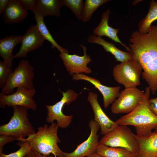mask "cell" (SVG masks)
Wrapping results in <instances>:
<instances>
[{"label":"cell","instance_id":"6da1fadb","mask_svg":"<svg viewBox=\"0 0 157 157\" xmlns=\"http://www.w3.org/2000/svg\"><path fill=\"white\" fill-rule=\"evenodd\" d=\"M129 41V52L141 65L142 78L154 94L157 90V25L151 26L147 33L134 31Z\"/></svg>","mask_w":157,"mask_h":157},{"label":"cell","instance_id":"7a4b0ae2","mask_svg":"<svg viewBox=\"0 0 157 157\" xmlns=\"http://www.w3.org/2000/svg\"><path fill=\"white\" fill-rule=\"evenodd\" d=\"M150 91L149 87H146L144 98L139 105L116 121L118 125L134 126L138 138L147 137L153 130H157V116L152 112L148 105Z\"/></svg>","mask_w":157,"mask_h":157},{"label":"cell","instance_id":"3957f363","mask_svg":"<svg viewBox=\"0 0 157 157\" xmlns=\"http://www.w3.org/2000/svg\"><path fill=\"white\" fill-rule=\"evenodd\" d=\"M59 127L56 122L49 126L45 124L38 128L37 133L31 134L25 139L32 149L42 154L49 156L52 154L57 157H63V153L58 144L61 141L57 134Z\"/></svg>","mask_w":157,"mask_h":157},{"label":"cell","instance_id":"277c9868","mask_svg":"<svg viewBox=\"0 0 157 157\" xmlns=\"http://www.w3.org/2000/svg\"><path fill=\"white\" fill-rule=\"evenodd\" d=\"M14 110L9 122L0 126V135L25 138L36 133L29 119L28 109L20 106L12 107Z\"/></svg>","mask_w":157,"mask_h":157},{"label":"cell","instance_id":"5b68a950","mask_svg":"<svg viewBox=\"0 0 157 157\" xmlns=\"http://www.w3.org/2000/svg\"><path fill=\"white\" fill-rule=\"evenodd\" d=\"M99 143L110 147L125 149L138 155V138L126 125H118L114 130L104 135Z\"/></svg>","mask_w":157,"mask_h":157},{"label":"cell","instance_id":"8992f818","mask_svg":"<svg viewBox=\"0 0 157 157\" xmlns=\"http://www.w3.org/2000/svg\"><path fill=\"white\" fill-rule=\"evenodd\" d=\"M34 68L28 60L23 59L10 74L1 92L7 94L14 93V89L24 87L28 89L34 88Z\"/></svg>","mask_w":157,"mask_h":157},{"label":"cell","instance_id":"52a82bcc","mask_svg":"<svg viewBox=\"0 0 157 157\" xmlns=\"http://www.w3.org/2000/svg\"><path fill=\"white\" fill-rule=\"evenodd\" d=\"M142 70L140 63L132 58L116 65L113 69V75L125 88L136 87L140 84Z\"/></svg>","mask_w":157,"mask_h":157},{"label":"cell","instance_id":"ba28073f","mask_svg":"<svg viewBox=\"0 0 157 157\" xmlns=\"http://www.w3.org/2000/svg\"><path fill=\"white\" fill-rule=\"evenodd\" d=\"M61 92L63 97L60 101L53 105L45 106L47 111L46 121L52 123L56 120L59 127L65 129L69 125L74 116L64 114L62 111L63 107L65 104L69 105L75 101L79 94L72 89Z\"/></svg>","mask_w":157,"mask_h":157},{"label":"cell","instance_id":"9c48e42d","mask_svg":"<svg viewBox=\"0 0 157 157\" xmlns=\"http://www.w3.org/2000/svg\"><path fill=\"white\" fill-rule=\"evenodd\" d=\"M35 93L34 88L28 89L24 87L17 88L15 92L9 94L1 91L0 93V107L4 108L6 106L9 107L20 106L35 111L37 106L33 97Z\"/></svg>","mask_w":157,"mask_h":157},{"label":"cell","instance_id":"30bf717a","mask_svg":"<svg viewBox=\"0 0 157 157\" xmlns=\"http://www.w3.org/2000/svg\"><path fill=\"white\" fill-rule=\"evenodd\" d=\"M144 93L136 87L125 88L112 103L110 108L111 111L114 114H127L130 113L142 101Z\"/></svg>","mask_w":157,"mask_h":157},{"label":"cell","instance_id":"8fae6325","mask_svg":"<svg viewBox=\"0 0 157 157\" xmlns=\"http://www.w3.org/2000/svg\"><path fill=\"white\" fill-rule=\"evenodd\" d=\"M80 46L84 52L82 56L64 53H60V54L64 65L70 75L74 74H89L92 72L91 69L87 66L91 59L90 56L87 54L86 47L81 44Z\"/></svg>","mask_w":157,"mask_h":157},{"label":"cell","instance_id":"7c38bea8","mask_svg":"<svg viewBox=\"0 0 157 157\" xmlns=\"http://www.w3.org/2000/svg\"><path fill=\"white\" fill-rule=\"evenodd\" d=\"M88 125L90 133L88 138L78 145L72 152H64L63 157H87L96 152L99 143L97 132L100 127L94 119L90 121Z\"/></svg>","mask_w":157,"mask_h":157},{"label":"cell","instance_id":"4fadbf2b","mask_svg":"<svg viewBox=\"0 0 157 157\" xmlns=\"http://www.w3.org/2000/svg\"><path fill=\"white\" fill-rule=\"evenodd\" d=\"M44 40L36 25H32L23 35L20 49L14 58H26L29 52L41 47Z\"/></svg>","mask_w":157,"mask_h":157},{"label":"cell","instance_id":"5bb4252c","mask_svg":"<svg viewBox=\"0 0 157 157\" xmlns=\"http://www.w3.org/2000/svg\"><path fill=\"white\" fill-rule=\"evenodd\" d=\"M87 100L91 105L94 114V120L98 124L101 129V133L104 135L110 132L118 125L116 122L110 119L101 108L98 100L96 93L89 92Z\"/></svg>","mask_w":157,"mask_h":157},{"label":"cell","instance_id":"9a60e30c","mask_svg":"<svg viewBox=\"0 0 157 157\" xmlns=\"http://www.w3.org/2000/svg\"><path fill=\"white\" fill-rule=\"evenodd\" d=\"M72 79L75 81H85L92 84L102 94L104 106L105 108H108L116 98L119 96L120 86L110 87L105 86L102 85L98 80L83 74H73Z\"/></svg>","mask_w":157,"mask_h":157},{"label":"cell","instance_id":"2e32d148","mask_svg":"<svg viewBox=\"0 0 157 157\" xmlns=\"http://www.w3.org/2000/svg\"><path fill=\"white\" fill-rule=\"evenodd\" d=\"M110 14V11L109 9L104 11L102 13L100 23L93 30V34L99 37L105 36L108 37L115 42L121 44L129 52V48L126 46L121 41L117 35V34L119 29L113 28L109 26L108 21Z\"/></svg>","mask_w":157,"mask_h":157},{"label":"cell","instance_id":"e0dca14e","mask_svg":"<svg viewBox=\"0 0 157 157\" xmlns=\"http://www.w3.org/2000/svg\"><path fill=\"white\" fill-rule=\"evenodd\" d=\"M28 12L23 8L19 0H10L3 14L4 23L15 24L23 22Z\"/></svg>","mask_w":157,"mask_h":157},{"label":"cell","instance_id":"ac0fdd59","mask_svg":"<svg viewBox=\"0 0 157 157\" xmlns=\"http://www.w3.org/2000/svg\"><path fill=\"white\" fill-rule=\"evenodd\" d=\"M23 35L6 36L0 40V56L3 61L10 69H12V62L14 58L13 51L14 47L21 43Z\"/></svg>","mask_w":157,"mask_h":157},{"label":"cell","instance_id":"d6986e66","mask_svg":"<svg viewBox=\"0 0 157 157\" xmlns=\"http://www.w3.org/2000/svg\"><path fill=\"white\" fill-rule=\"evenodd\" d=\"M61 0H36L34 15L44 18L52 16L59 17L63 6Z\"/></svg>","mask_w":157,"mask_h":157},{"label":"cell","instance_id":"ffe728a7","mask_svg":"<svg viewBox=\"0 0 157 157\" xmlns=\"http://www.w3.org/2000/svg\"><path fill=\"white\" fill-rule=\"evenodd\" d=\"M87 40L90 43L96 44L101 46L105 51L110 53L114 56L117 61L122 62L133 58L131 52L120 50L114 44L105 40L101 37L92 34L88 37Z\"/></svg>","mask_w":157,"mask_h":157},{"label":"cell","instance_id":"44dd1931","mask_svg":"<svg viewBox=\"0 0 157 157\" xmlns=\"http://www.w3.org/2000/svg\"><path fill=\"white\" fill-rule=\"evenodd\" d=\"M138 139L139 145L138 157H155L157 156V130L147 137Z\"/></svg>","mask_w":157,"mask_h":157},{"label":"cell","instance_id":"7402d4cb","mask_svg":"<svg viewBox=\"0 0 157 157\" xmlns=\"http://www.w3.org/2000/svg\"><path fill=\"white\" fill-rule=\"evenodd\" d=\"M96 152L104 157H138L125 149L109 147L99 143Z\"/></svg>","mask_w":157,"mask_h":157},{"label":"cell","instance_id":"603a6c76","mask_svg":"<svg viewBox=\"0 0 157 157\" xmlns=\"http://www.w3.org/2000/svg\"><path fill=\"white\" fill-rule=\"evenodd\" d=\"M149 4L150 7L147 14L138 24V31L142 34L147 33L152 23L157 20V0H151Z\"/></svg>","mask_w":157,"mask_h":157},{"label":"cell","instance_id":"cb8c5ba5","mask_svg":"<svg viewBox=\"0 0 157 157\" xmlns=\"http://www.w3.org/2000/svg\"><path fill=\"white\" fill-rule=\"evenodd\" d=\"M44 18L35 15L37 23L36 25L42 37L45 40H48L51 44L52 49L56 48L60 53H69L67 49L60 46L54 39L44 23Z\"/></svg>","mask_w":157,"mask_h":157},{"label":"cell","instance_id":"d4e9b609","mask_svg":"<svg viewBox=\"0 0 157 157\" xmlns=\"http://www.w3.org/2000/svg\"><path fill=\"white\" fill-rule=\"evenodd\" d=\"M110 0H86L84 3L82 21L88 22L93 13L99 7L109 2Z\"/></svg>","mask_w":157,"mask_h":157},{"label":"cell","instance_id":"484cf974","mask_svg":"<svg viewBox=\"0 0 157 157\" xmlns=\"http://www.w3.org/2000/svg\"><path fill=\"white\" fill-rule=\"evenodd\" d=\"M63 6L70 9L79 20H82L84 6L83 0H61Z\"/></svg>","mask_w":157,"mask_h":157},{"label":"cell","instance_id":"4316f807","mask_svg":"<svg viewBox=\"0 0 157 157\" xmlns=\"http://www.w3.org/2000/svg\"><path fill=\"white\" fill-rule=\"evenodd\" d=\"M17 140L18 142L17 144L20 148L17 151L8 155L3 152L0 153V157H24L31 149L29 142L25 138H20Z\"/></svg>","mask_w":157,"mask_h":157},{"label":"cell","instance_id":"83f0119b","mask_svg":"<svg viewBox=\"0 0 157 157\" xmlns=\"http://www.w3.org/2000/svg\"><path fill=\"white\" fill-rule=\"evenodd\" d=\"M13 72L8 68L3 61L0 60V88H3L5 86L9 77Z\"/></svg>","mask_w":157,"mask_h":157},{"label":"cell","instance_id":"f1b7e54d","mask_svg":"<svg viewBox=\"0 0 157 157\" xmlns=\"http://www.w3.org/2000/svg\"><path fill=\"white\" fill-rule=\"evenodd\" d=\"M22 5L26 11H32L34 12L35 10L36 0H19Z\"/></svg>","mask_w":157,"mask_h":157},{"label":"cell","instance_id":"f546056e","mask_svg":"<svg viewBox=\"0 0 157 157\" xmlns=\"http://www.w3.org/2000/svg\"><path fill=\"white\" fill-rule=\"evenodd\" d=\"M17 140L13 137L4 135H0V153L2 152L3 147L6 144Z\"/></svg>","mask_w":157,"mask_h":157},{"label":"cell","instance_id":"4dcf8cb0","mask_svg":"<svg viewBox=\"0 0 157 157\" xmlns=\"http://www.w3.org/2000/svg\"><path fill=\"white\" fill-rule=\"evenodd\" d=\"M148 105L152 112L157 116V97L149 99Z\"/></svg>","mask_w":157,"mask_h":157},{"label":"cell","instance_id":"1f68e13d","mask_svg":"<svg viewBox=\"0 0 157 157\" xmlns=\"http://www.w3.org/2000/svg\"><path fill=\"white\" fill-rule=\"evenodd\" d=\"M24 157H48L43 155L32 149Z\"/></svg>","mask_w":157,"mask_h":157},{"label":"cell","instance_id":"d6a6232c","mask_svg":"<svg viewBox=\"0 0 157 157\" xmlns=\"http://www.w3.org/2000/svg\"><path fill=\"white\" fill-rule=\"evenodd\" d=\"M9 0H0V15H2L9 1Z\"/></svg>","mask_w":157,"mask_h":157},{"label":"cell","instance_id":"836d02e7","mask_svg":"<svg viewBox=\"0 0 157 157\" xmlns=\"http://www.w3.org/2000/svg\"><path fill=\"white\" fill-rule=\"evenodd\" d=\"M87 157H104L98 154L96 152L93 153L91 154L88 156Z\"/></svg>","mask_w":157,"mask_h":157},{"label":"cell","instance_id":"e575fe53","mask_svg":"<svg viewBox=\"0 0 157 157\" xmlns=\"http://www.w3.org/2000/svg\"><path fill=\"white\" fill-rule=\"evenodd\" d=\"M48 157H54L53 156V155L52 154V155H51L48 156Z\"/></svg>","mask_w":157,"mask_h":157},{"label":"cell","instance_id":"d590c367","mask_svg":"<svg viewBox=\"0 0 157 157\" xmlns=\"http://www.w3.org/2000/svg\"><path fill=\"white\" fill-rule=\"evenodd\" d=\"M54 157H57L56 156H54Z\"/></svg>","mask_w":157,"mask_h":157},{"label":"cell","instance_id":"8d00e7d4","mask_svg":"<svg viewBox=\"0 0 157 157\" xmlns=\"http://www.w3.org/2000/svg\"><path fill=\"white\" fill-rule=\"evenodd\" d=\"M157 157V156H156V157Z\"/></svg>","mask_w":157,"mask_h":157}]
</instances>
